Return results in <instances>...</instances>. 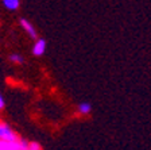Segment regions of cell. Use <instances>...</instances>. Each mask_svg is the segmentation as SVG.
Wrapping results in <instances>:
<instances>
[{
    "label": "cell",
    "mask_w": 151,
    "mask_h": 150,
    "mask_svg": "<svg viewBox=\"0 0 151 150\" xmlns=\"http://www.w3.org/2000/svg\"><path fill=\"white\" fill-rule=\"evenodd\" d=\"M19 135L14 131L11 126L7 125L6 122L0 120V141H7V142H15L19 139Z\"/></svg>",
    "instance_id": "obj_1"
},
{
    "label": "cell",
    "mask_w": 151,
    "mask_h": 150,
    "mask_svg": "<svg viewBox=\"0 0 151 150\" xmlns=\"http://www.w3.org/2000/svg\"><path fill=\"white\" fill-rule=\"evenodd\" d=\"M28 143L26 139L19 138L15 142L0 141V150H28Z\"/></svg>",
    "instance_id": "obj_2"
},
{
    "label": "cell",
    "mask_w": 151,
    "mask_h": 150,
    "mask_svg": "<svg viewBox=\"0 0 151 150\" xmlns=\"http://www.w3.org/2000/svg\"><path fill=\"white\" fill-rule=\"evenodd\" d=\"M46 41H45L43 38H38V39H35V43L32 45V49H31V53L34 54L35 57H41L45 54V51H46Z\"/></svg>",
    "instance_id": "obj_3"
},
{
    "label": "cell",
    "mask_w": 151,
    "mask_h": 150,
    "mask_svg": "<svg viewBox=\"0 0 151 150\" xmlns=\"http://www.w3.org/2000/svg\"><path fill=\"white\" fill-rule=\"evenodd\" d=\"M20 26L24 28L26 33L30 35V38H31V39H34V41H35V39H38V33H37V30H35L34 25H32L30 20L22 18V19H20Z\"/></svg>",
    "instance_id": "obj_4"
},
{
    "label": "cell",
    "mask_w": 151,
    "mask_h": 150,
    "mask_svg": "<svg viewBox=\"0 0 151 150\" xmlns=\"http://www.w3.org/2000/svg\"><path fill=\"white\" fill-rule=\"evenodd\" d=\"M77 112L80 115H89L92 112V104L88 103V101H82L77 106Z\"/></svg>",
    "instance_id": "obj_5"
},
{
    "label": "cell",
    "mask_w": 151,
    "mask_h": 150,
    "mask_svg": "<svg viewBox=\"0 0 151 150\" xmlns=\"http://www.w3.org/2000/svg\"><path fill=\"white\" fill-rule=\"evenodd\" d=\"M3 6L9 11H18L20 7V0H3Z\"/></svg>",
    "instance_id": "obj_6"
},
{
    "label": "cell",
    "mask_w": 151,
    "mask_h": 150,
    "mask_svg": "<svg viewBox=\"0 0 151 150\" xmlns=\"http://www.w3.org/2000/svg\"><path fill=\"white\" fill-rule=\"evenodd\" d=\"M9 61L16 64V65H22V64L24 62V58L18 53H12V54H9Z\"/></svg>",
    "instance_id": "obj_7"
},
{
    "label": "cell",
    "mask_w": 151,
    "mask_h": 150,
    "mask_svg": "<svg viewBox=\"0 0 151 150\" xmlns=\"http://www.w3.org/2000/svg\"><path fill=\"white\" fill-rule=\"evenodd\" d=\"M28 150H42V146L38 142H30L28 143Z\"/></svg>",
    "instance_id": "obj_8"
},
{
    "label": "cell",
    "mask_w": 151,
    "mask_h": 150,
    "mask_svg": "<svg viewBox=\"0 0 151 150\" xmlns=\"http://www.w3.org/2000/svg\"><path fill=\"white\" fill-rule=\"evenodd\" d=\"M4 107H6V101H4L3 95L0 93V111H1V109H4Z\"/></svg>",
    "instance_id": "obj_9"
}]
</instances>
